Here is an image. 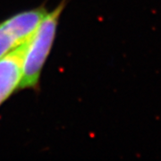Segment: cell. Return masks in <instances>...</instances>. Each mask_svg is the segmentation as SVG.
<instances>
[{
  "instance_id": "6da1fadb",
  "label": "cell",
  "mask_w": 161,
  "mask_h": 161,
  "mask_svg": "<svg viewBox=\"0 0 161 161\" xmlns=\"http://www.w3.org/2000/svg\"><path fill=\"white\" fill-rule=\"evenodd\" d=\"M66 3L67 0H62L52 12L48 13L29 40L18 90L38 88L41 71L52 48L59 18Z\"/></svg>"
},
{
  "instance_id": "3957f363",
  "label": "cell",
  "mask_w": 161,
  "mask_h": 161,
  "mask_svg": "<svg viewBox=\"0 0 161 161\" xmlns=\"http://www.w3.org/2000/svg\"><path fill=\"white\" fill-rule=\"evenodd\" d=\"M28 42L0 58V106L19 88Z\"/></svg>"
},
{
  "instance_id": "7a4b0ae2",
  "label": "cell",
  "mask_w": 161,
  "mask_h": 161,
  "mask_svg": "<svg viewBox=\"0 0 161 161\" xmlns=\"http://www.w3.org/2000/svg\"><path fill=\"white\" fill-rule=\"evenodd\" d=\"M48 14L44 6L19 13L0 23V58L31 39Z\"/></svg>"
}]
</instances>
